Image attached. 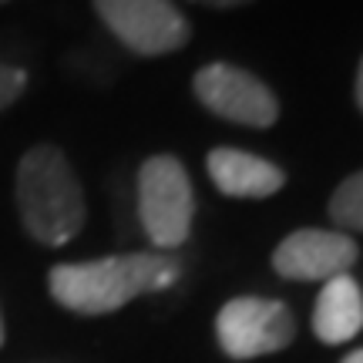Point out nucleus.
<instances>
[{
    "instance_id": "f257e3e1",
    "label": "nucleus",
    "mask_w": 363,
    "mask_h": 363,
    "mask_svg": "<svg viewBox=\"0 0 363 363\" xmlns=\"http://www.w3.org/2000/svg\"><path fill=\"white\" fill-rule=\"evenodd\" d=\"M179 262L158 252H128V256H104L91 262H61L48 276L51 296L65 310L101 316L115 313L142 293H162L175 286Z\"/></svg>"
},
{
    "instance_id": "f03ea898",
    "label": "nucleus",
    "mask_w": 363,
    "mask_h": 363,
    "mask_svg": "<svg viewBox=\"0 0 363 363\" xmlns=\"http://www.w3.org/2000/svg\"><path fill=\"white\" fill-rule=\"evenodd\" d=\"M21 222L40 246H67L84 225L81 182L54 145H34L17 165Z\"/></svg>"
},
{
    "instance_id": "7ed1b4c3",
    "label": "nucleus",
    "mask_w": 363,
    "mask_h": 363,
    "mask_svg": "<svg viewBox=\"0 0 363 363\" xmlns=\"http://www.w3.org/2000/svg\"><path fill=\"white\" fill-rule=\"evenodd\" d=\"M138 216L158 249L182 246L192 233L195 195L189 172L175 155H152L138 169Z\"/></svg>"
},
{
    "instance_id": "20e7f679",
    "label": "nucleus",
    "mask_w": 363,
    "mask_h": 363,
    "mask_svg": "<svg viewBox=\"0 0 363 363\" xmlns=\"http://www.w3.org/2000/svg\"><path fill=\"white\" fill-rule=\"evenodd\" d=\"M101 24L131 54L162 57L185 48L192 38L189 17L172 0H91Z\"/></svg>"
},
{
    "instance_id": "39448f33",
    "label": "nucleus",
    "mask_w": 363,
    "mask_h": 363,
    "mask_svg": "<svg viewBox=\"0 0 363 363\" xmlns=\"http://www.w3.org/2000/svg\"><path fill=\"white\" fill-rule=\"evenodd\" d=\"M216 337L225 357L252 360L286 350L296 337V320L286 303L262 296H235L216 316Z\"/></svg>"
},
{
    "instance_id": "423d86ee",
    "label": "nucleus",
    "mask_w": 363,
    "mask_h": 363,
    "mask_svg": "<svg viewBox=\"0 0 363 363\" xmlns=\"http://www.w3.org/2000/svg\"><path fill=\"white\" fill-rule=\"evenodd\" d=\"M192 91L199 104L208 108L216 118L246 125V128H272L279 118V101L256 74H249L246 67L225 65H206L195 71Z\"/></svg>"
},
{
    "instance_id": "0eeeda50",
    "label": "nucleus",
    "mask_w": 363,
    "mask_h": 363,
    "mask_svg": "<svg viewBox=\"0 0 363 363\" xmlns=\"http://www.w3.org/2000/svg\"><path fill=\"white\" fill-rule=\"evenodd\" d=\"M360 256V249L347 233L330 229H299L289 233L272 252V269L283 279L296 283H326L343 276Z\"/></svg>"
},
{
    "instance_id": "6e6552de",
    "label": "nucleus",
    "mask_w": 363,
    "mask_h": 363,
    "mask_svg": "<svg viewBox=\"0 0 363 363\" xmlns=\"http://www.w3.org/2000/svg\"><path fill=\"white\" fill-rule=\"evenodd\" d=\"M208 179L229 199H269L286 185V172L242 148H212L206 158Z\"/></svg>"
},
{
    "instance_id": "1a4fd4ad",
    "label": "nucleus",
    "mask_w": 363,
    "mask_h": 363,
    "mask_svg": "<svg viewBox=\"0 0 363 363\" xmlns=\"http://www.w3.org/2000/svg\"><path fill=\"white\" fill-rule=\"evenodd\" d=\"M363 330V293L357 279L350 272L343 276H333L326 279L320 296H316V306H313V333L337 347V343H347Z\"/></svg>"
},
{
    "instance_id": "9d476101",
    "label": "nucleus",
    "mask_w": 363,
    "mask_h": 363,
    "mask_svg": "<svg viewBox=\"0 0 363 363\" xmlns=\"http://www.w3.org/2000/svg\"><path fill=\"white\" fill-rule=\"evenodd\" d=\"M330 219L340 233H363V172H353L330 195Z\"/></svg>"
},
{
    "instance_id": "9b49d317",
    "label": "nucleus",
    "mask_w": 363,
    "mask_h": 363,
    "mask_svg": "<svg viewBox=\"0 0 363 363\" xmlns=\"http://www.w3.org/2000/svg\"><path fill=\"white\" fill-rule=\"evenodd\" d=\"M27 88V74L21 67H11V65H0V111L11 108Z\"/></svg>"
},
{
    "instance_id": "f8f14e48",
    "label": "nucleus",
    "mask_w": 363,
    "mask_h": 363,
    "mask_svg": "<svg viewBox=\"0 0 363 363\" xmlns=\"http://www.w3.org/2000/svg\"><path fill=\"white\" fill-rule=\"evenodd\" d=\"M195 4H208V7L229 11V7H246V4H252V0H195Z\"/></svg>"
},
{
    "instance_id": "ddd939ff",
    "label": "nucleus",
    "mask_w": 363,
    "mask_h": 363,
    "mask_svg": "<svg viewBox=\"0 0 363 363\" xmlns=\"http://www.w3.org/2000/svg\"><path fill=\"white\" fill-rule=\"evenodd\" d=\"M353 94H357V104L363 111V57H360V67H357V88H353Z\"/></svg>"
},
{
    "instance_id": "4468645a",
    "label": "nucleus",
    "mask_w": 363,
    "mask_h": 363,
    "mask_svg": "<svg viewBox=\"0 0 363 363\" xmlns=\"http://www.w3.org/2000/svg\"><path fill=\"white\" fill-rule=\"evenodd\" d=\"M340 363H363V350H353V353H347Z\"/></svg>"
},
{
    "instance_id": "2eb2a0df",
    "label": "nucleus",
    "mask_w": 363,
    "mask_h": 363,
    "mask_svg": "<svg viewBox=\"0 0 363 363\" xmlns=\"http://www.w3.org/2000/svg\"><path fill=\"white\" fill-rule=\"evenodd\" d=\"M0 347H4V316H0Z\"/></svg>"
},
{
    "instance_id": "dca6fc26",
    "label": "nucleus",
    "mask_w": 363,
    "mask_h": 363,
    "mask_svg": "<svg viewBox=\"0 0 363 363\" xmlns=\"http://www.w3.org/2000/svg\"><path fill=\"white\" fill-rule=\"evenodd\" d=\"M0 4H7V0H0Z\"/></svg>"
}]
</instances>
